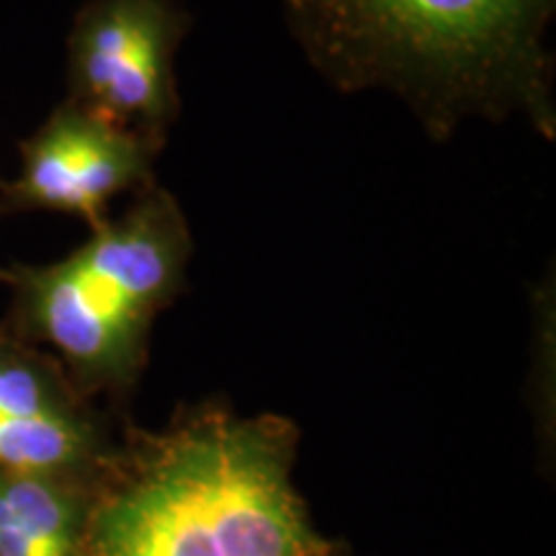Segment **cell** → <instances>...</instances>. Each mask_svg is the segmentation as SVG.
<instances>
[{"label": "cell", "instance_id": "3957f363", "mask_svg": "<svg viewBox=\"0 0 556 556\" xmlns=\"http://www.w3.org/2000/svg\"><path fill=\"white\" fill-rule=\"evenodd\" d=\"M197 242L178 197L152 184L86 242L52 263L0 268L9 312L0 332L50 356L83 394L135 384L150 332L189 287Z\"/></svg>", "mask_w": 556, "mask_h": 556}, {"label": "cell", "instance_id": "6da1fadb", "mask_svg": "<svg viewBox=\"0 0 556 556\" xmlns=\"http://www.w3.org/2000/svg\"><path fill=\"white\" fill-rule=\"evenodd\" d=\"M338 93L394 96L433 142L520 122L556 139V0H278Z\"/></svg>", "mask_w": 556, "mask_h": 556}, {"label": "cell", "instance_id": "277c9868", "mask_svg": "<svg viewBox=\"0 0 556 556\" xmlns=\"http://www.w3.org/2000/svg\"><path fill=\"white\" fill-rule=\"evenodd\" d=\"M178 0H86L67 34V99L168 144L180 119Z\"/></svg>", "mask_w": 556, "mask_h": 556}, {"label": "cell", "instance_id": "7a4b0ae2", "mask_svg": "<svg viewBox=\"0 0 556 556\" xmlns=\"http://www.w3.org/2000/svg\"><path fill=\"white\" fill-rule=\"evenodd\" d=\"M294 422L199 409L122 448L78 556H328L294 477Z\"/></svg>", "mask_w": 556, "mask_h": 556}, {"label": "cell", "instance_id": "8992f818", "mask_svg": "<svg viewBox=\"0 0 556 556\" xmlns=\"http://www.w3.org/2000/svg\"><path fill=\"white\" fill-rule=\"evenodd\" d=\"M119 451L50 353L0 332V467L101 482Z\"/></svg>", "mask_w": 556, "mask_h": 556}, {"label": "cell", "instance_id": "5b68a950", "mask_svg": "<svg viewBox=\"0 0 556 556\" xmlns=\"http://www.w3.org/2000/svg\"><path fill=\"white\" fill-rule=\"evenodd\" d=\"M163 144L99 111L67 99L18 142L21 168L0 178V217L58 212L78 217L88 229L111 217V201L157 184Z\"/></svg>", "mask_w": 556, "mask_h": 556}, {"label": "cell", "instance_id": "52a82bcc", "mask_svg": "<svg viewBox=\"0 0 556 556\" xmlns=\"http://www.w3.org/2000/svg\"><path fill=\"white\" fill-rule=\"evenodd\" d=\"M96 484L0 467V556H78Z\"/></svg>", "mask_w": 556, "mask_h": 556}]
</instances>
